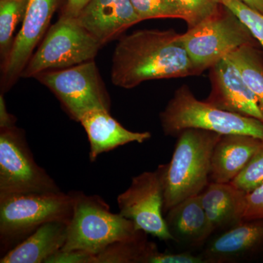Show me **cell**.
I'll return each instance as SVG.
<instances>
[{"mask_svg": "<svg viewBox=\"0 0 263 263\" xmlns=\"http://www.w3.org/2000/svg\"><path fill=\"white\" fill-rule=\"evenodd\" d=\"M200 75L174 29H143L121 38L114 51L111 80L133 89L145 81Z\"/></svg>", "mask_w": 263, "mask_h": 263, "instance_id": "1", "label": "cell"}, {"mask_svg": "<svg viewBox=\"0 0 263 263\" xmlns=\"http://www.w3.org/2000/svg\"><path fill=\"white\" fill-rule=\"evenodd\" d=\"M222 135L205 129H183L177 136L172 158L162 164L164 212L209 184L213 151Z\"/></svg>", "mask_w": 263, "mask_h": 263, "instance_id": "2", "label": "cell"}, {"mask_svg": "<svg viewBox=\"0 0 263 263\" xmlns=\"http://www.w3.org/2000/svg\"><path fill=\"white\" fill-rule=\"evenodd\" d=\"M73 212L67 224L62 251H84L97 255L109 246L135 238L141 233L133 221L120 213L114 214L98 195L70 192Z\"/></svg>", "mask_w": 263, "mask_h": 263, "instance_id": "3", "label": "cell"}, {"mask_svg": "<svg viewBox=\"0 0 263 263\" xmlns=\"http://www.w3.org/2000/svg\"><path fill=\"white\" fill-rule=\"evenodd\" d=\"M73 212L71 193L0 195V241L5 253L50 221L70 222Z\"/></svg>", "mask_w": 263, "mask_h": 263, "instance_id": "4", "label": "cell"}, {"mask_svg": "<svg viewBox=\"0 0 263 263\" xmlns=\"http://www.w3.org/2000/svg\"><path fill=\"white\" fill-rule=\"evenodd\" d=\"M160 117L166 136L177 137L183 129L195 128L220 135H247L263 139V121L226 111L199 100L187 85L175 91Z\"/></svg>", "mask_w": 263, "mask_h": 263, "instance_id": "5", "label": "cell"}, {"mask_svg": "<svg viewBox=\"0 0 263 263\" xmlns=\"http://www.w3.org/2000/svg\"><path fill=\"white\" fill-rule=\"evenodd\" d=\"M181 40L200 74L242 46H261L239 18L222 5L215 14L181 34Z\"/></svg>", "mask_w": 263, "mask_h": 263, "instance_id": "6", "label": "cell"}, {"mask_svg": "<svg viewBox=\"0 0 263 263\" xmlns=\"http://www.w3.org/2000/svg\"><path fill=\"white\" fill-rule=\"evenodd\" d=\"M103 46L76 18L62 15L53 24L21 77H35L49 69H65L91 61Z\"/></svg>", "mask_w": 263, "mask_h": 263, "instance_id": "7", "label": "cell"}, {"mask_svg": "<svg viewBox=\"0 0 263 263\" xmlns=\"http://www.w3.org/2000/svg\"><path fill=\"white\" fill-rule=\"evenodd\" d=\"M0 130V195L60 191L36 163L23 132L15 126Z\"/></svg>", "mask_w": 263, "mask_h": 263, "instance_id": "8", "label": "cell"}, {"mask_svg": "<svg viewBox=\"0 0 263 263\" xmlns=\"http://www.w3.org/2000/svg\"><path fill=\"white\" fill-rule=\"evenodd\" d=\"M35 78L57 95L78 122L91 110H110L108 92L92 60L61 70L45 71Z\"/></svg>", "mask_w": 263, "mask_h": 263, "instance_id": "9", "label": "cell"}, {"mask_svg": "<svg viewBox=\"0 0 263 263\" xmlns=\"http://www.w3.org/2000/svg\"><path fill=\"white\" fill-rule=\"evenodd\" d=\"M119 213L134 223L137 229L161 240H175L164 212V185L161 166L132 179L130 186L117 198Z\"/></svg>", "mask_w": 263, "mask_h": 263, "instance_id": "10", "label": "cell"}, {"mask_svg": "<svg viewBox=\"0 0 263 263\" xmlns=\"http://www.w3.org/2000/svg\"><path fill=\"white\" fill-rule=\"evenodd\" d=\"M209 70L212 89L205 101L221 110L263 121L255 95L229 57L222 59Z\"/></svg>", "mask_w": 263, "mask_h": 263, "instance_id": "11", "label": "cell"}, {"mask_svg": "<svg viewBox=\"0 0 263 263\" xmlns=\"http://www.w3.org/2000/svg\"><path fill=\"white\" fill-rule=\"evenodd\" d=\"M58 0H29L20 32L3 65V78L7 86L22 75L33 50L41 41L56 10Z\"/></svg>", "mask_w": 263, "mask_h": 263, "instance_id": "12", "label": "cell"}, {"mask_svg": "<svg viewBox=\"0 0 263 263\" xmlns=\"http://www.w3.org/2000/svg\"><path fill=\"white\" fill-rule=\"evenodd\" d=\"M76 19L102 45L141 22L131 0H90Z\"/></svg>", "mask_w": 263, "mask_h": 263, "instance_id": "13", "label": "cell"}, {"mask_svg": "<svg viewBox=\"0 0 263 263\" xmlns=\"http://www.w3.org/2000/svg\"><path fill=\"white\" fill-rule=\"evenodd\" d=\"M79 122L84 128L90 145L89 159L95 162L99 155L128 143H143L150 139L149 132H133L123 127L108 110H94L83 116Z\"/></svg>", "mask_w": 263, "mask_h": 263, "instance_id": "14", "label": "cell"}, {"mask_svg": "<svg viewBox=\"0 0 263 263\" xmlns=\"http://www.w3.org/2000/svg\"><path fill=\"white\" fill-rule=\"evenodd\" d=\"M262 146L263 139L256 137L222 135L213 151L210 179L213 182H231Z\"/></svg>", "mask_w": 263, "mask_h": 263, "instance_id": "15", "label": "cell"}, {"mask_svg": "<svg viewBox=\"0 0 263 263\" xmlns=\"http://www.w3.org/2000/svg\"><path fill=\"white\" fill-rule=\"evenodd\" d=\"M68 223L50 221L4 254L1 263H47L65 245Z\"/></svg>", "mask_w": 263, "mask_h": 263, "instance_id": "16", "label": "cell"}, {"mask_svg": "<svg viewBox=\"0 0 263 263\" xmlns=\"http://www.w3.org/2000/svg\"><path fill=\"white\" fill-rule=\"evenodd\" d=\"M175 241L198 246L214 231L202 207L200 195L188 197L167 211L165 219Z\"/></svg>", "mask_w": 263, "mask_h": 263, "instance_id": "17", "label": "cell"}, {"mask_svg": "<svg viewBox=\"0 0 263 263\" xmlns=\"http://www.w3.org/2000/svg\"><path fill=\"white\" fill-rule=\"evenodd\" d=\"M247 193L231 183L213 182L200 194L202 207L214 230L241 222Z\"/></svg>", "mask_w": 263, "mask_h": 263, "instance_id": "18", "label": "cell"}, {"mask_svg": "<svg viewBox=\"0 0 263 263\" xmlns=\"http://www.w3.org/2000/svg\"><path fill=\"white\" fill-rule=\"evenodd\" d=\"M263 245V220L245 221L213 240L205 252L209 262L239 257Z\"/></svg>", "mask_w": 263, "mask_h": 263, "instance_id": "19", "label": "cell"}, {"mask_svg": "<svg viewBox=\"0 0 263 263\" xmlns=\"http://www.w3.org/2000/svg\"><path fill=\"white\" fill-rule=\"evenodd\" d=\"M261 46L247 45L228 55L255 95L263 115V51Z\"/></svg>", "mask_w": 263, "mask_h": 263, "instance_id": "20", "label": "cell"}, {"mask_svg": "<svg viewBox=\"0 0 263 263\" xmlns=\"http://www.w3.org/2000/svg\"><path fill=\"white\" fill-rule=\"evenodd\" d=\"M141 231L135 238L120 240L95 256V263H141L149 242Z\"/></svg>", "mask_w": 263, "mask_h": 263, "instance_id": "21", "label": "cell"}, {"mask_svg": "<svg viewBox=\"0 0 263 263\" xmlns=\"http://www.w3.org/2000/svg\"><path fill=\"white\" fill-rule=\"evenodd\" d=\"M29 0H1L0 3V48L7 58L13 46V33L23 21Z\"/></svg>", "mask_w": 263, "mask_h": 263, "instance_id": "22", "label": "cell"}, {"mask_svg": "<svg viewBox=\"0 0 263 263\" xmlns=\"http://www.w3.org/2000/svg\"><path fill=\"white\" fill-rule=\"evenodd\" d=\"M141 21L155 18H179L185 15L177 0H131Z\"/></svg>", "mask_w": 263, "mask_h": 263, "instance_id": "23", "label": "cell"}, {"mask_svg": "<svg viewBox=\"0 0 263 263\" xmlns=\"http://www.w3.org/2000/svg\"><path fill=\"white\" fill-rule=\"evenodd\" d=\"M219 1L239 18L263 48V13L251 8L242 0Z\"/></svg>", "mask_w": 263, "mask_h": 263, "instance_id": "24", "label": "cell"}, {"mask_svg": "<svg viewBox=\"0 0 263 263\" xmlns=\"http://www.w3.org/2000/svg\"><path fill=\"white\" fill-rule=\"evenodd\" d=\"M230 183L235 188L247 194L251 193L262 184L263 146Z\"/></svg>", "mask_w": 263, "mask_h": 263, "instance_id": "25", "label": "cell"}, {"mask_svg": "<svg viewBox=\"0 0 263 263\" xmlns=\"http://www.w3.org/2000/svg\"><path fill=\"white\" fill-rule=\"evenodd\" d=\"M181 5L188 29L215 14L221 7L219 0H177Z\"/></svg>", "mask_w": 263, "mask_h": 263, "instance_id": "26", "label": "cell"}, {"mask_svg": "<svg viewBox=\"0 0 263 263\" xmlns=\"http://www.w3.org/2000/svg\"><path fill=\"white\" fill-rule=\"evenodd\" d=\"M209 262L203 257L193 255L189 252L170 253L161 252L157 246L152 242L148 243L146 252L142 259V263H206Z\"/></svg>", "mask_w": 263, "mask_h": 263, "instance_id": "27", "label": "cell"}, {"mask_svg": "<svg viewBox=\"0 0 263 263\" xmlns=\"http://www.w3.org/2000/svg\"><path fill=\"white\" fill-rule=\"evenodd\" d=\"M263 220V183L245 197L242 221Z\"/></svg>", "mask_w": 263, "mask_h": 263, "instance_id": "28", "label": "cell"}, {"mask_svg": "<svg viewBox=\"0 0 263 263\" xmlns=\"http://www.w3.org/2000/svg\"><path fill=\"white\" fill-rule=\"evenodd\" d=\"M95 254L84 251H59L47 263H95Z\"/></svg>", "mask_w": 263, "mask_h": 263, "instance_id": "29", "label": "cell"}, {"mask_svg": "<svg viewBox=\"0 0 263 263\" xmlns=\"http://www.w3.org/2000/svg\"><path fill=\"white\" fill-rule=\"evenodd\" d=\"M89 1L90 0H67L63 15L71 18H76Z\"/></svg>", "mask_w": 263, "mask_h": 263, "instance_id": "30", "label": "cell"}, {"mask_svg": "<svg viewBox=\"0 0 263 263\" xmlns=\"http://www.w3.org/2000/svg\"><path fill=\"white\" fill-rule=\"evenodd\" d=\"M15 124V118L8 113L4 98L0 96V129L13 127Z\"/></svg>", "mask_w": 263, "mask_h": 263, "instance_id": "31", "label": "cell"}, {"mask_svg": "<svg viewBox=\"0 0 263 263\" xmlns=\"http://www.w3.org/2000/svg\"><path fill=\"white\" fill-rule=\"evenodd\" d=\"M253 9L263 13V0H242Z\"/></svg>", "mask_w": 263, "mask_h": 263, "instance_id": "32", "label": "cell"}]
</instances>
